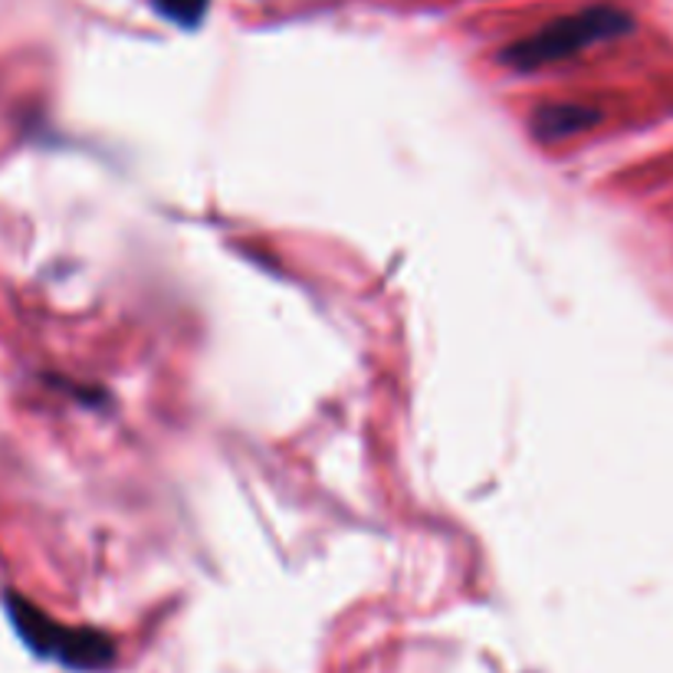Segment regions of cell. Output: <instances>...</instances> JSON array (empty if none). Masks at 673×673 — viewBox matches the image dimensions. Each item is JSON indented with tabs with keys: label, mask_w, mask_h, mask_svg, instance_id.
Segmentation results:
<instances>
[{
	"label": "cell",
	"mask_w": 673,
	"mask_h": 673,
	"mask_svg": "<svg viewBox=\"0 0 673 673\" xmlns=\"http://www.w3.org/2000/svg\"><path fill=\"white\" fill-rule=\"evenodd\" d=\"M634 30L631 13L618 10V7H588L578 10L572 17H558L555 23L535 30L532 36L512 43L503 50V63H509L512 69H539L558 59H568L595 43L625 36Z\"/></svg>",
	"instance_id": "obj_1"
},
{
	"label": "cell",
	"mask_w": 673,
	"mask_h": 673,
	"mask_svg": "<svg viewBox=\"0 0 673 673\" xmlns=\"http://www.w3.org/2000/svg\"><path fill=\"white\" fill-rule=\"evenodd\" d=\"M10 618L20 631V638L50 661H59L73 671H102L116 661V644L102 631L89 628H66L33 608L23 598H10Z\"/></svg>",
	"instance_id": "obj_2"
},
{
	"label": "cell",
	"mask_w": 673,
	"mask_h": 673,
	"mask_svg": "<svg viewBox=\"0 0 673 673\" xmlns=\"http://www.w3.org/2000/svg\"><path fill=\"white\" fill-rule=\"evenodd\" d=\"M598 119H601V112L591 109V106H582V102H552V106H542L535 112L532 129L545 142H562V139L578 135V132H588Z\"/></svg>",
	"instance_id": "obj_3"
},
{
	"label": "cell",
	"mask_w": 673,
	"mask_h": 673,
	"mask_svg": "<svg viewBox=\"0 0 673 673\" xmlns=\"http://www.w3.org/2000/svg\"><path fill=\"white\" fill-rule=\"evenodd\" d=\"M155 3V10L165 17V20H171V23H177V26H197L200 20H204V13H207V3L210 0H152Z\"/></svg>",
	"instance_id": "obj_4"
}]
</instances>
